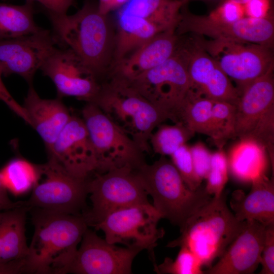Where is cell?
I'll list each match as a JSON object with an SVG mask.
<instances>
[{
    "label": "cell",
    "instance_id": "1",
    "mask_svg": "<svg viewBox=\"0 0 274 274\" xmlns=\"http://www.w3.org/2000/svg\"><path fill=\"white\" fill-rule=\"evenodd\" d=\"M31 209L35 229L25 273H66L88 228L85 217Z\"/></svg>",
    "mask_w": 274,
    "mask_h": 274
},
{
    "label": "cell",
    "instance_id": "2",
    "mask_svg": "<svg viewBox=\"0 0 274 274\" xmlns=\"http://www.w3.org/2000/svg\"><path fill=\"white\" fill-rule=\"evenodd\" d=\"M47 13L60 44L72 50L98 79L110 71L115 35L97 3L87 0L72 15Z\"/></svg>",
    "mask_w": 274,
    "mask_h": 274
},
{
    "label": "cell",
    "instance_id": "3",
    "mask_svg": "<svg viewBox=\"0 0 274 274\" xmlns=\"http://www.w3.org/2000/svg\"><path fill=\"white\" fill-rule=\"evenodd\" d=\"M227 194L212 196L186 221L181 235L168 243L169 248L185 247L209 268L220 258L244 227L228 207Z\"/></svg>",
    "mask_w": 274,
    "mask_h": 274
},
{
    "label": "cell",
    "instance_id": "4",
    "mask_svg": "<svg viewBox=\"0 0 274 274\" xmlns=\"http://www.w3.org/2000/svg\"><path fill=\"white\" fill-rule=\"evenodd\" d=\"M121 129L130 137L144 152H150L149 139L154 130L170 115L155 106L124 80L110 77L101 83L93 102Z\"/></svg>",
    "mask_w": 274,
    "mask_h": 274
},
{
    "label": "cell",
    "instance_id": "5",
    "mask_svg": "<svg viewBox=\"0 0 274 274\" xmlns=\"http://www.w3.org/2000/svg\"><path fill=\"white\" fill-rule=\"evenodd\" d=\"M136 170L148 194L153 199V206L162 218L180 229L212 197L204 188L190 189L172 161L165 156H161L151 164L145 162Z\"/></svg>",
    "mask_w": 274,
    "mask_h": 274
},
{
    "label": "cell",
    "instance_id": "6",
    "mask_svg": "<svg viewBox=\"0 0 274 274\" xmlns=\"http://www.w3.org/2000/svg\"><path fill=\"white\" fill-rule=\"evenodd\" d=\"M235 135L253 140L265 148L274 169V80L273 70L241 92L235 109Z\"/></svg>",
    "mask_w": 274,
    "mask_h": 274
},
{
    "label": "cell",
    "instance_id": "7",
    "mask_svg": "<svg viewBox=\"0 0 274 274\" xmlns=\"http://www.w3.org/2000/svg\"><path fill=\"white\" fill-rule=\"evenodd\" d=\"M82 115L96 155V173L125 166L136 169L145 163L138 145L96 104L87 102Z\"/></svg>",
    "mask_w": 274,
    "mask_h": 274
},
{
    "label": "cell",
    "instance_id": "8",
    "mask_svg": "<svg viewBox=\"0 0 274 274\" xmlns=\"http://www.w3.org/2000/svg\"><path fill=\"white\" fill-rule=\"evenodd\" d=\"M194 38L236 84L239 96L250 83L273 69L272 48L260 44L221 39Z\"/></svg>",
    "mask_w": 274,
    "mask_h": 274
},
{
    "label": "cell",
    "instance_id": "9",
    "mask_svg": "<svg viewBox=\"0 0 274 274\" xmlns=\"http://www.w3.org/2000/svg\"><path fill=\"white\" fill-rule=\"evenodd\" d=\"M95 174L87 182L92 207L83 214L88 225L93 227L115 210L149 202L135 169L125 166Z\"/></svg>",
    "mask_w": 274,
    "mask_h": 274
},
{
    "label": "cell",
    "instance_id": "10",
    "mask_svg": "<svg viewBox=\"0 0 274 274\" xmlns=\"http://www.w3.org/2000/svg\"><path fill=\"white\" fill-rule=\"evenodd\" d=\"M161 219V215L153 204L139 203L111 212L93 227L102 230L110 244L147 250L155 265L154 249L165 233L157 226Z\"/></svg>",
    "mask_w": 274,
    "mask_h": 274
},
{
    "label": "cell",
    "instance_id": "11",
    "mask_svg": "<svg viewBox=\"0 0 274 274\" xmlns=\"http://www.w3.org/2000/svg\"><path fill=\"white\" fill-rule=\"evenodd\" d=\"M180 42L175 54L165 62L133 79L124 80L146 99L167 112L172 121L191 89L187 58Z\"/></svg>",
    "mask_w": 274,
    "mask_h": 274
},
{
    "label": "cell",
    "instance_id": "12",
    "mask_svg": "<svg viewBox=\"0 0 274 274\" xmlns=\"http://www.w3.org/2000/svg\"><path fill=\"white\" fill-rule=\"evenodd\" d=\"M41 176L44 177L32 189L29 200L25 202L30 209L72 215H83L88 194V180L74 177L59 163L49 157L40 165Z\"/></svg>",
    "mask_w": 274,
    "mask_h": 274
},
{
    "label": "cell",
    "instance_id": "13",
    "mask_svg": "<svg viewBox=\"0 0 274 274\" xmlns=\"http://www.w3.org/2000/svg\"><path fill=\"white\" fill-rule=\"evenodd\" d=\"M184 5L176 33L181 36L189 33L206 36L212 39H221L257 44L273 47L274 21L272 15L260 18L244 17L232 22H225L211 18L209 15L190 13Z\"/></svg>",
    "mask_w": 274,
    "mask_h": 274
},
{
    "label": "cell",
    "instance_id": "14",
    "mask_svg": "<svg viewBox=\"0 0 274 274\" xmlns=\"http://www.w3.org/2000/svg\"><path fill=\"white\" fill-rule=\"evenodd\" d=\"M40 70L56 86L60 97L73 96L93 102L101 83L83 60L68 48L55 47Z\"/></svg>",
    "mask_w": 274,
    "mask_h": 274
},
{
    "label": "cell",
    "instance_id": "15",
    "mask_svg": "<svg viewBox=\"0 0 274 274\" xmlns=\"http://www.w3.org/2000/svg\"><path fill=\"white\" fill-rule=\"evenodd\" d=\"M66 273L129 274L140 249L119 247L87 228Z\"/></svg>",
    "mask_w": 274,
    "mask_h": 274
},
{
    "label": "cell",
    "instance_id": "16",
    "mask_svg": "<svg viewBox=\"0 0 274 274\" xmlns=\"http://www.w3.org/2000/svg\"><path fill=\"white\" fill-rule=\"evenodd\" d=\"M59 43L55 34L44 28L32 34L0 40L2 74L18 75L31 84L36 72Z\"/></svg>",
    "mask_w": 274,
    "mask_h": 274
},
{
    "label": "cell",
    "instance_id": "17",
    "mask_svg": "<svg viewBox=\"0 0 274 274\" xmlns=\"http://www.w3.org/2000/svg\"><path fill=\"white\" fill-rule=\"evenodd\" d=\"M182 42L187 63L191 89L213 101L236 105L239 93L216 61L196 42Z\"/></svg>",
    "mask_w": 274,
    "mask_h": 274
},
{
    "label": "cell",
    "instance_id": "18",
    "mask_svg": "<svg viewBox=\"0 0 274 274\" xmlns=\"http://www.w3.org/2000/svg\"><path fill=\"white\" fill-rule=\"evenodd\" d=\"M48 152L76 178L88 180L97 173L96 155L82 118L72 116Z\"/></svg>",
    "mask_w": 274,
    "mask_h": 274
},
{
    "label": "cell",
    "instance_id": "19",
    "mask_svg": "<svg viewBox=\"0 0 274 274\" xmlns=\"http://www.w3.org/2000/svg\"><path fill=\"white\" fill-rule=\"evenodd\" d=\"M265 228L266 226L256 221H246L243 229L218 261L204 270V273H253L260 264Z\"/></svg>",
    "mask_w": 274,
    "mask_h": 274
},
{
    "label": "cell",
    "instance_id": "20",
    "mask_svg": "<svg viewBox=\"0 0 274 274\" xmlns=\"http://www.w3.org/2000/svg\"><path fill=\"white\" fill-rule=\"evenodd\" d=\"M180 42V36L175 29L160 32L132 54L113 64L110 76L130 80L151 70L174 55Z\"/></svg>",
    "mask_w": 274,
    "mask_h": 274
},
{
    "label": "cell",
    "instance_id": "21",
    "mask_svg": "<svg viewBox=\"0 0 274 274\" xmlns=\"http://www.w3.org/2000/svg\"><path fill=\"white\" fill-rule=\"evenodd\" d=\"M30 125L35 129L50 151L60 132L72 117L59 98L44 99L30 85L23 106Z\"/></svg>",
    "mask_w": 274,
    "mask_h": 274
},
{
    "label": "cell",
    "instance_id": "22",
    "mask_svg": "<svg viewBox=\"0 0 274 274\" xmlns=\"http://www.w3.org/2000/svg\"><path fill=\"white\" fill-rule=\"evenodd\" d=\"M247 194L242 190L233 192L230 208L241 221L255 220L265 226L274 224V181L265 174L252 181Z\"/></svg>",
    "mask_w": 274,
    "mask_h": 274
},
{
    "label": "cell",
    "instance_id": "23",
    "mask_svg": "<svg viewBox=\"0 0 274 274\" xmlns=\"http://www.w3.org/2000/svg\"><path fill=\"white\" fill-rule=\"evenodd\" d=\"M117 22L111 66L132 54L157 34L163 32L141 18L119 11Z\"/></svg>",
    "mask_w": 274,
    "mask_h": 274
},
{
    "label": "cell",
    "instance_id": "24",
    "mask_svg": "<svg viewBox=\"0 0 274 274\" xmlns=\"http://www.w3.org/2000/svg\"><path fill=\"white\" fill-rule=\"evenodd\" d=\"M266 153L264 147L259 143L250 139H239L227 157L228 169L236 180L251 182L265 174Z\"/></svg>",
    "mask_w": 274,
    "mask_h": 274
},
{
    "label": "cell",
    "instance_id": "25",
    "mask_svg": "<svg viewBox=\"0 0 274 274\" xmlns=\"http://www.w3.org/2000/svg\"><path fill=\"white\" fill-rule=\"evenodd\" d=\"M29 208L25 202L2 212V260L26 259L29 248L25 235L26 212Z\"/></svg>",
    "mask_w": 274,
    "mask_h": 274
},
{
    "label": "cell",
    "instance_id": "26",
    "mask_svg": "<svg viewBox=\"0 0 274 274\" xmlns=\"http://www.w3.org/2000/svg\"><path fill=\"white\" fill-rule=\"evenodd\" d=\"M188 0H129L119 12L141 18L162 31L175 29Z\"/></svg>",
    "mask_w": 274,
    "mask_h": 274
},
{
    "label": "cell",
    "instance_id": "27",
    "mask_svg": "<svg viewBox=\"0 0 274 274\" xmlns=\"http://www.w3.org/2000/svg\"><path fill=\"white\" fill-rule=\"evenodd\" d=\"M214 101L190 89L174 114L173 121L181 123L194 133L213 135L212 108Z\"/></svg>",
    "mask_w": 274,
    "mask_h": 274
},
{
    "label": "cell",
    "instance_id": "28",
    "mask_svg": "<svg viewBox=\"0 0 274 274\" xmlns=\"http://www.w3.org/2000/svg\"><path fill=\"white\" fill-rule=\"evenodd\" d=\"M34 4L27 0L22 5L0 3V40L20 37L42 29L33 19Z\"/></svg>",
    "mask_w": 274,
    "mask_h": 274
},
{
    "label": "cell",
    "instance_id": "29",
    "mask_svg": "<svg viewBox=\"0 0 274 274\" xmlns=\"http://www.w3.org/2000/svg\"><path fill=\"white\" fill-rule=\"evenodd\" d=\"M2 181L8 191L19 196L32 190L41 177L40 165L20 157L8 162L0 170Z\"/></svg>",
    "mask_w": 274,
    "mask_h": 274
},
{
    "label": "cell",
    "instance_id": "30",
    "mask_svg": "<svg viewBox=\"0 0 274 274\" xmlns=\"http://www.w3.org/2000/svg\"><path fill=\"white\" fill-rule=\"evenodd\" d=\"M149 139L151 149L161 156H170L174 152L191 139L195 134L184 125L160 124Z\"/></svg>",
    "mask_w": 274,
    "mask_h": 274
},
{
    "label": "cell",
    "instance_id": "31",
    "mask_svg": "<svg viewBox=\"0 0 274 274\" xmlns=\"http://www.w3.org/2000/svg\"><path fill=\"white\" fill-rule=\"evenodd\" d=\"M235 109L236 106L229 102L214 101L211 139L219 149H223L228 140L235 138Z\"/></svg>",
    "mask_w": 274,
    "mask_h": 274
},
{
    "label": "cell",
    "instance_id": "32",
    "mask_svg": "<svg viewBox=\"0 0 274 274\" xmlns=\"http://www.w3.org/2000/svg\"><path fill=\"white\" fill-rule=\"evenodd\" d=\"M175 260L166 257L159 265H154L157 273L202 274V265L199 259L189 249L181 247Z\"/></svg>",
    "mask_w": 274,
    "mask_h": 274
},
{
    "label": "cell",
    "instance_id": "33",
    "mask_svg": "<svg viewBox=\"0 0 274 274\" xmlns=\"http://www.w3.org/2000/svg\"><path fill=\"white\" fill-rule=\"evenodd\" d=\"M228 172L227 156L223 149H219L212 154L211 168L204 187L208 194L215 197L221 195L228 181Z\"/></svg>",
    "mask_w": 274,
    "mask_h": 274
},
{
    "label": "cell",
    "instance_id": "34",
    "mask_svg": "<svg viewBox=\"0 0 274 274\" xmlns=\"http://www.w3.org/2000/svg\"><path fill=\"white\" fill-rule=\"evenodd\" d=\"M171 161L178 169L186 186L195 191L200 187L202 180L197 176L190 151V147L185 144L171 155Z\"/></svg>",
    "mask_w": 274,
    "mask_h": 274
},
{
    "label": "cell",
    "instance_id": "35",
    "mask_svg": "<svg viewBox=\"0 0 274 274\" xmlns=\"http://www.w3.org/2000/svg\"><path fill=\"white\" fill-rule=\"evenodd\" d=\"M190 151L197 176L202 181L206 179L211 168L212 153L200 142L190 147Z\"/></svg>",
    "mask_w": 274,
    "mask_h": 274
},
{
    "label": "cell",
    "instance_id": "36",
    "mask_svg": "<svg viewBox=\"0 0 274 274\" xmlns=\"http://www.w3.org/2000/svg\"><path fill=\"white\" fill-rule=\"evenodd\" d=\"M244 5L230 0H223L209 16L212 19L225 22H232L244 17Z\"/></svg>",
    "mask_w": 274,
    "mask_h": 274
},
{
    "label": "cell",
    "instance_id": "37",
    "mask_svg": "<svg viewBox=\"0 0 274 274\" xmlns=\"http://www.w3.org/2000/svg\"><path fill=\"white\" fill-rule=\"evenodd\" d=\"M260 264V274L274 273V224L266 226Z\"/></svg>",
    "mask_w": 274,
    "mask_h": 274
},
{
    "label": "cell",
    "instance_id": "38",
    "mask_svg": "<svg viewBox=\"0 0 274 274\" xmlns=\"http://www.w3.org/2000/svg\"><path fill=\"white\" fill-rule=\"evenodd\" d=\"M244 7L247 17L260 18L272 15L270 0H249Z\"/></svg>",
    "mask_w": 274,
    "mask_h": 274
},
{
    "label": "cell",
    "instance_id": "39",
    "mask_svg": "<svg viewBox=\"0 0 274 274\" xmlns=\"http://www.w3.org/2000/svg\"><path fill=\"white\" fill-rule=\"evenodd\" d=\"M2 72L0 69V100L3 101L14 113L30 125L26 113L23 107L12 97L5 86L2 79Z\"/></svg>",
    "mask_w": 274,
    "mask_h": 274
},
{
    "label": "cell",
    "instance_id": "40",
    "mask_svg": "<svg viewBox=\"0 0 274 274\" xmlns=\"http://www.w3.org/2000/svg\"><path fill=\"white\" fill-rule=\"evenodd\" d=\"M40 3L47 12L58 14H66L75 0H32Z\"/></svg>",
    "mask_w": 274,
    "mask_h": 274
},
{
    "label": "cell",
    "instance_id": "41",
    "mask_svg": "<svg viewBox=\"0 0 274 274\" xmlns=\"http://www.w3.org/2000/svg\"><path fill=\"white\" fill-rule=\"evenodd\" d=\"M26 259L0 261V274H18L25 272Z\"/></svg>",
    "mask_w": 274,
    "mask_h": 274
},
{
    "label": "cell",
    "instance_id": "42",
    "mask_svg": "<svg viewBox=\"0 0 274 274\" xmlns=\"http://www.w3.org/2000/svg\"><path fill=\"white\" fill-rule=\"evenodd\" d=\"M129 0H98L97 7L99 11L102 14L108 15L112 11L120 9Z\"/></svg>",
    "mask_w": 274,
    "mask_h": 274
},
{
    "label": "cell",
    "instance_id": "43",
    "mask_svg": "<svg viewBox=\"0 0 274 274\" xmlns=\"http://www.w3.org/2000/svg\"><path fill=\"white\" fill-rule=\"evenodd\" d=\"M7 190L5 187L0 177V206L4 210H9L16 207L22 203L23 202H12L9 198Z\"/></svg>",
    "mask_w": 274,
    "mask_h": 274
},
{
    "label": "cell",
    "instance_id": "44",
    "mask_svg": "<svg viewBox=\"0 0 274 274\" xmlns=\"http://www.w3.org/2000/svg\"><path fill=\"white\" fill-rule=\"evenodd\" d=\"M2 211H0V261L2 260Z\"/></svg>",
    "mask_w": 274,
    "mask_h": 274
},
{
    "label": "cell",
    "instance_id": "45",
    "mask_svg": "<svg viewBox=\"0 0 274 274\" xmlns=\"http://www.w3.org/2000/svg\"><path fill=\"white\" fill-rule=\"evenodd\" d=\"M237 3L244 5L249 0H230Z\"/></svg>",
    "mask_w": 274,
    "mask_h": 274
},
{
    "label": "cell",
    "instance_id": "46",
    "mask_svg": "<svg viewBox=\"0 0 274 274\" xmlns=\"http://www.w3.org/2000/svg\"><path fill=\"white\" fill-rule=\"evenodd\" d=\"M189 1V0H188V1ZM203 1H212V2H222L223 0H203Z\"/></svg>",
    "mask_w": 274,
    "mask_h": 274
},
{
    "label": "cell",
    "instance_id": "47",
    "mask_svg": "<svg viewBox=\"0 0 274 274\" xmlns=\"http://www.w3.org/2000/svg\"><path fill=\"white\" fill-rule=\"evenodd\" d=\"M4 211L3 209V208L0 206V211Z\"/></svg>",
    "mask_w": 274,
    "mask_h": 274
}]
</instances>
